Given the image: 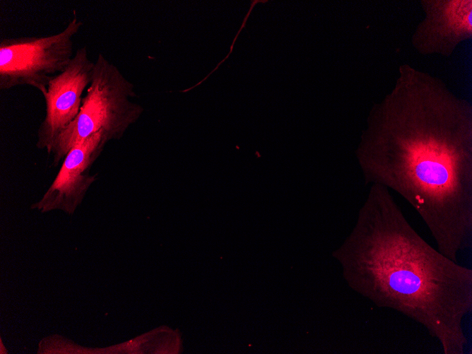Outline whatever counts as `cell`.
<instances>
[{"mask_svg":"<svg viewBox=\"0 0 472 354\" xmlns=\"http://www.w3.org/2000/svg\"><path fill=\"white\" fill-rule=\"evenodd\" d=\"M85 47L78 48L66 69L53 77L42 94L46 113L37 133L36 146L51 154L59 134L79 112L83 94L90 85L94 69Z\"/></svg>","mask_w":472,"mask_h":354,"instance_id":"cell-5","label":"cell"},{"mask_svg":"<svg viewBox=\"0 0 472 354\" xmlns=\"http://www.w3.org/2000/svg\"><path fill=\"white\" fill-rule=\"evenodd\" d=\"M82 25L74 16L57 33L1 39L0 89L30 85L44 94L50 80L64 71L73 57V38Z\"/></svg>","mask_w":472,"mask_h":354,"instance_id":"cell-4","label":"cell"},{"mask_svg":"<svg viewBox=\"0 0 472 354\" xmlns=\"http://www.w3.org/2000/svg\"><path fill=\"white\" fill-rule=\"evenodd\" d=\"M424 19L411 37L420 54L450 56L472 37V0H421Z\"/></svg>","mask_w":472,"mask_h":354,"instance_id":"cell-6","label":"cell"},{"mask_svg":"<svg viewBox=\"0 0 472 354\" xmlns=\"http://www.w3.org/2000/svg\"><path fill=\"white\" fill-rule=\"evenodd\" d=\"M108 141L101 130L73 146L64 158L51 186L32 208L42 212L61 209L73 213L95 180L88 171Z\"/></svg>","mask_w":472,"mask_h":354,"instance_id":"cell-7","label":"cell"},{"mask_svg":"<svg viewBox=\"0 0 472 354\" xmlns=\"http://www.w3.org/2000/svg\"><path fill=\"white\" fill-rule=\"evenodd\" d=\"M334 255L355 290L423 326L444 354L464 353L472 270L422 238L389 189L371 185L353 230Z\"/></svg>","mask_w":472,"mask_h":354,"instance_id":"cell-2","label":"cell"},{"mask_svg":"<svg viewBox=\"0 0 472 354\" xmlns=\"http://www.w3.org/2000/svg\"><path fill=\"white\" fill-rule=\"evenodd\" d=\"M357 156L367 184L402 196L437 249L458 262L472 239V105L440 78L399 66L369 113Z\"/></svg>","mask_w":472,"mask_h":354,"instance_id":"cell-1","label":"cell"},{"mask_svg":"<svg viewBox=\"0 0 472 354\" xmlns=\"http://www.w3.org/2000/svg\"><path fill=\"white\" fill-rule=\"evenodd\" d=\"M91 82L85 90L76 117L57 136L52 149L57 166L76 145L104 131L108 141L119 139L143 112L131 101L134 85L102 54L94 61Z\"/></svg>","mask_w":472,"mask_h":354,"instance_id":"cell-3","label":"cell"}]
</instances>
